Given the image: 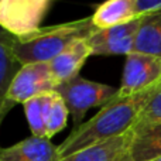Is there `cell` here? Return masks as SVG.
Here are the masks:
<instances>
[{"label": "cell", "instance_id": "1", "mask_svg": "<svg viewBox=\"0 0 161 161\" xmlns=\"http://www.w3.org/2000/svg\"><path fill=\"white\" fill-rule=\"evenodd\" d=\"M156 86L126 97L117 95L113 100L106 103L99 113L95 114L89 122L74 129L69 136L58 146L59 158L113 137L127 134L136 126L140 113L147 105Z\"/></svg>", "mask_w": 161, "mask_h": 161}, {"label": "cell", "instance_id": "2", "mask_svg": "<svg viewBox=\"0 0 161 161\" xmlns=\"http://www.w3.org/2000/svg\"><path fill=\"white\" fill-rule=\"evenodd\" d=\"M93 30L95 27L91 17L51 27H41L30 36L21 38L14 37V55L20 65L50 62L72 41L78 38H88Z\"/></svg>", "mask_w": 161, "mask_h": 161}, {"label": "cell", "instance_id": "3", "mask_svg": "<svg viewBox=\"0 0 161 161\" xmlns=\"http://www.w3.org/2000/svg\"><path fill=\"white\" fill-rule=\"evenodd\" d=\"M55 92L62 97L68 113L72 117L74 129L82 125L85 113L91 108H103L117 96V89L113 86L92 82L79 75L58 83Z\"/></svg>", "mask_w": 161, "mask_h": 161}, {"label": "cell", "instance_id": "4", "mask_svg": "<svg viewBox=\"0 0 161 161\" xmlns=\"http://www.w3.org/2000/svg\"><path fill=\"white\" fill-rule=\"evenodd\" d=\"M51 0H0V28L16 38L41 28Z\"/></svg>", "mask_w": 161, "mask_h": 161}, {"label": "cell", "instance_id": "5", "mask_svg": "<svg viewBox=\"0 0 161 161\" xmlns=\"http://www.w3.org/2000/svg\"><path fill=\"white\" fill-rule=\"evenodd\" d=\"M160 80L161 58L133 51L126 57L117 95L120 97L131 96L158 85Z\"/></svg>", "mask_w": 161, "mask_h": 161}, {"label": "cell", "instance_id": "6", "mask_svg": "<svg viewBox=\"0 0 161 161\" xmlns=\"http://www.w3.org/2000/svg\"><path fill=\"white\" fill-rule=\"evenodd\" d=\"M55 88L57 82L51 75L47 62L21 65L19 72L11 80L6 99L13 102L14 105H24L25 102L38 95L55 91Z\"/></svg>", "mask_w": 161, "mask_h": 161}, {"label": "cell", "instance_id": "7", "mask_svg": "<svg viewBox=\"0 0 161 161\" xmlns=\"http://www.w3.org/2000/svg\"><path fill=\"white\" fill-rule=\"evenodd\" d=\"M140 19L130 23H126L116 27L96 30L95 28L88 36L89 47L92 55H126L134 51L137 30H139Z\"/></svg>", "mask_w": 161, "mask_h": 161}, {"label": "cell", "instance_id": "8", "mask_svg": "<svg viewBox=\"0 0 161 161\" xmlns=\"http://www.w3.org/2000/svg\"><path fill=\"white\" fill-rule=\"evenodd\" d=\"M91 55L92 51L86 38H78L71 42L54 59L47 62L50 72L57 85L78 76L80 68L83 67V64Z\"/></svg>", "mask_w": 161, "mask_h": 161}, {"label": "cell", "instance_id": "9", "mask_svg": "<svg viewBox=\"0 0 161 161\" xmlns=\"http://www.w3.org/2000/svg\"><path fill=\"white\" fill-rule=\"evenodd\" d=\"M58 146L48 139L28 137L10 147H0V161H58Z\"/></svg>", "mask_w": 161, "mask_h": 161}, {"label": "cell", "instance_id": "10", "mask_svg": "<svg viewBox=\"0 0 161 161\" xmlns=\"http://www.w3.org/2000/svg\"><path fill=\"white\" fill-rule=\"evenodd\" d=\"M129 154L131 161H150L161 157V122L134 126L130 130Z\"/></svg>", "mask_w": 161, "mask_h": 161}, {"label": "cell", "instance_id": "11", "mask_svg": "<svg viewBox=\"0 0 161 161\" xmlns=\"http://www.w3.org/2000/svg\"><path fill=\"white\" fill-rule=\"evenodd\" d=\"M136 19L140 17H137L134 13L133 0H109L102 3L91 16L92 24L96 30L122 25Z\"/></svg>", "mask_w": 161, "mask_h": 161}, {"label": "cell", "instance_id": "12", "mask_svg": "<svg viewBox=\"0 0 161 161\" xmlns=\"http://www.w3.org/2000/svg\"><path fill=\"white\" fill-rule=\"evenodd\" d=\"M129 144L130 131L123 136L113 137L91 147L82 148L71 156L59 158L58 161H116L129 148Z\"/></svg>", "mask_w": 161, "mask_h": 161}, {"label": "cell", "instance_id": "13", "mask_svg": "<svg viewBox=\"0 0 161 161\" xmlns=\"http://www.w3.org/2000/svg\"><path fill=\"white\" fill-rule=\"evenodd\" d=\"M134 51L161 58V10L140 17Z\"/></svg>", "mask_w": 161, "mask_h": 161}, {"label": "cell", "instance_id": "14", "mask_svg": "<svg viewBox=\"0 0 161 161\" xmlns=\"http://www.w3.org/2000/svg\"><path fill=\"white\" fill-rule=\"evenodd\" d=\"M14 37L0 28V106L7 102V91L19 69L21 68L13 51Z\"/></svg>", "mask_w": 161, "mask_h": 161}, {"label": "cell", "instance_id": "15", "mask_svg": "<svg viewBox=\"0 0 161 161\" xmlns=\"http://www.w3.org/2000/svg\"><path fill=\"white\" fill-rule=\"evenodd\" d=\"M68 109L62 97L55 91L42 93V116L45 125V136L50 140L67 126Z\"/></svg>", "mask_w": 161, "mask_h": 161}, {"label": "cell", "instance_id": "16", "mask_svg": "<svg viewBox=\"0 0 161 161\" xmlns=\"http://www.w3.org/2000/svg\"><path fill=\"white\" fill-rule=\"evenodd\" d=\"M23 108H24L25 117H27L28 126H30L31 136L47 139L44 116H42V95H38V96L30 99L28 102H25Z\"/></svg>", "mask_w": 161, "mask_h": 161}, {"label": "cell", "instance_id": "17", "mask_svg": "<svg viewBox=\"0 0 161 161\" xmlns=\"http://www.w3.org/2000/svg\"><path fill=\"white\" fill-rule=\"evenodd\" d=\"M161 122V82L154 88L147 105L140 113L136 125H146V123Z\"/></svg>", "mask_w": 161, "mask_h": 161}, {"label": "cell", "instance_id": "18", "mask_svg": "<svg viewBox=\"0 0 161 161\" xmlns=\"http://www.w3.org/2000/svg\"><path fill=\"white\" fill-rule=\"evenodd\" d=\"M134 2V13L137 17H143L146 14L156 13L161 10V0L153 2V0H133Z\"/></svg>", "mask_w": 161, "mask_h": 161}, {"label": "cell", "instance_id": "19", "mask_svg": "<svg viewBox=\"0 0 161 161\" xmlns=\"http://www.w3.org/2000/svg\"><path fill=\"white\" fill-rule=\"evenodd\" d=\"M13 106H14V103L10 102V100L4 102L2 106H0V126H2V123H3V120H4V117L7 116V113L11 110V109H13Z\"/></svg>", "mask_w": 161, "mask_h": 161}, {"label": "cell", "instance_id": "20", "mask_svg": "<svg viewBox=\"0 0 161 161\" xmlns=\"http://www.w3.org/2000/svg\"><path fill=\"white\" fill-rule=\"evenodd\" d=\"M116 161H131V158H130V154H129V148L125 151V153L122 154V156L119 157Z\"/></svg>", "mask_w": 161, "mask_h": 161}, {"label": "cell", "instance_id": "21", "mask_svg": "<svg viewBox=\"0 0 161 161\" xmlns=\"http://www.w3.org/2000/svg\"><path fill=\"white\" fill-rule=\"evenodd\" d=\"M150 161H161V157H158V158H154V160H150Z\"/></svg>", "mask_w": 161, "mask_h": 161}]
</instances>
